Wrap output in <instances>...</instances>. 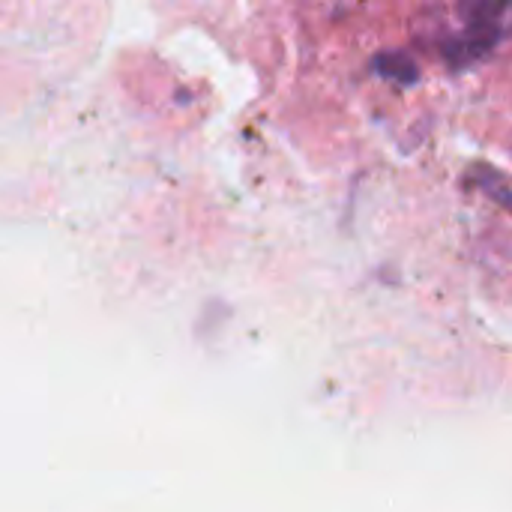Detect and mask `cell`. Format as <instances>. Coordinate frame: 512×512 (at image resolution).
I'll return each mask as SVG.
<instances>
[{
    "mask_svg": "<svg viewBox=\"0 0 512 512\" xmlns=\"http://www.w3.org/2000/svg\"><path fill=\"white\" fill-rule=\"evenodd\" d=\"M480 183H483V189H486L498 204H504L507 210H512V189L501 180V177H495V174H489V171H480Z\"/></svg>",
    "mask_w": 512,
    "mask_h": 512,
    "instance_id": "obj_2",
    "label": "cell"
},
{
    "mask_svg": "<svg viewBox=\"0 0 512 512\" xmlns=\"http://www.w3.org/2000/svg\"><path fill=\"white\" fill-rule=\"evenodd\" d=\"M375 69L387 78V81H396V84H414L420 78V69L417 63L405 54V51H384L375 57Z\"/></svg>",
    "mask_w": 512,
    "mask_h": 512,
    "instance_id": "obj_1",
    "label": "cell"
}]
</instances>
